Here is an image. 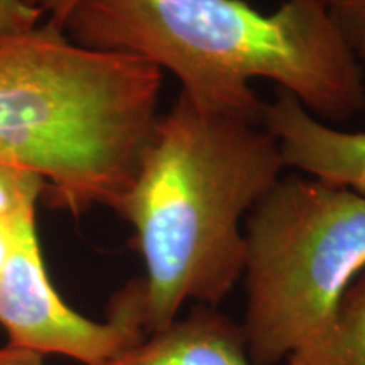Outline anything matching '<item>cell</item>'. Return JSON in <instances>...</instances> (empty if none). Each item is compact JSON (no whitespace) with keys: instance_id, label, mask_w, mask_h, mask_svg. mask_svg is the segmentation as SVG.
Masks as SVG:
<instances>
[{"instance_id":"obj_1","label":"cell","mask_w":365,"mask_h":365,"mask_svg":"<svg viewBox=\"0 0 365 365\" xmlns=\"http://www.w3.org/2000/svg\"><path fill=\"white\" fill-rule=\"evenodd\" d=\"M63 31L83 48L170 71L207 113L262 124L254 80L276 83L325 124L365 108L364 68L325 0H284L271 14L245 0H80Z\"/></svg>"},{"instance_id":"obj_2","label":"cell","mask_w":365,"mask_h":365,"mask_svg":"<svg viewBox=\"0 0 365 365\" xmlns=\"http://www.w3.org/2000/svg\"><path fill=\"white\" fill-rule=\"evenodd\" d=\"M279 144L247 118L198 110L182 95L159 115L135 176L112 210L143 257L145 331L186 301L217 307L244 271L242 218L281 180Z\"/></svg>"},{"instance_id":"obj_3","label":"cell","mask_w":365,"mask_h":365,"mask_svg":"<svg viewBox=\"0 0 365 365\" xmlns=\"http://www.w3.org/2000/svg\"><path fill=\"white\" fill-rule=\"evenodd\" d=\"M163 71L73 43L48 22L0 41V163L34 171L51 207H113L158 122Z\"/></svg>"},{"instance_id":"obj_4","label":"cell","mask_w":365,"mask_h":365,"mask_svg":"<svg viewBox=\"0 0 365 365\" xmlns=\"http://www.w3.org/2000/svg\"><path fill=\"white\" fill-rule=\"evenodd\" d=\"M245 318L250 359L272 365L335 317L365 267V195L281 176L245 218Z\"/></svg>"},{"instance_id":"obj_5","label":"cell","mask_w":365,"mask_h":365,"mask_svg":"<svg viewBox=\"0 0 365 365\" xmlns=\"http://www.w3.org/2000/svg\"><path fill=\"white\" fill-rule=\"evenodd\" d=\"M0 325L7 344L43 355L102 365L148 335L143 281L113 296L107 322H93L63 301L49 281L36 232V215L22 220L16 249L0 277Z\"/></svg>"},{"instance_id":"obj_6","label":"cell","mask_w":365,"mask_h":365,"mask_svg":"<svg viewBox=\"0 0 365 365\" xmlns=\"http://www.w3.org/2000/svg\"><path fill=\"white\" fill-rule=\"evenodd\" d=\"M261 122L279 144L286 168L365 195V132L339 130L318 120L282 90L264 103Z\"/></svg>"},{"instance_id":"obj_7","label":"cell","mask_w":365,"mask_h":365,"mask_svg":"<svg viewBox=\"0 0 365 365\" xmlns=\"http://www.w3.org/2000/svg\"><path fill=\"white\" fill-rule=\"evenodd\" d=\"M102 365H257L242 325L200 304L186 318L145 335Z\"/></svg>"},{"instance_id":"obj_8","label":"cell","mask_w":365,"mask_h":365,"mask_svg":"<svg viewBox=\"0 0 365 365\" xmlns=\"http://www.w3.org/2000/svg\"><path fill=\"white\" fill-rule=\"evenodd\" d=\"M287 365H365V267L325 330L291 354Z\"/></svg>"},{"instance_id":"obj_9","label":"cell","mask_w":365,"mask_h":365,"mask_svg":"<svg viewBox=\"0 0 365 365\" xmlns=\"http://www.w3.org/2000/svg\"><path fill=\"white\" fill-rule=\"evenodd\" d=\"M46 182L34 171L0 163V218H19L36 212Z\"/></svg>"},{"instance_id":"obj_10","label":"cell","mask_w":365,"mask_h":365,"mask_svg":"<svg viewBox=\"0 0 365 365\" xmlns=\"http://www.w3.org/2000/svg\"><path fill=\"white\" fill-rule=\"evenodd\" d=\"M333 22L365 70V0H325Z\"/></svg>"},{"instance_id":"obj_11","label":"cell","mask_w":365,"mask_h":365,"mask_svg":"<svg viewBox=\"0 0 365 365\" xmlns=\"http://www.w3.org/2000/svg\"><path fill=\"white\" fill-rule=\"evenodd\" d=\"M39 12L22 4V0H0V41L26 34L39 26Z\"/></svg>"},{"instance_id":"obj_12","label":"cell","mask_w":365,"mask_h":365,"mask_svg":"<svg viewBox=\"0 0 365 365\" xmlns=\"http://www.w3.org/2000/svg\"><path fill=\"white\" fill-rule=\"evenodd\" d=\"M22 4L46 17L49 26L63 31L68 16L78 6L80 0H22Z\"/></svg>"},{"instance_id":"obj_13","label":"cell","mask_w":365,"mask_h":365,"mask_svg":"<svg viewBox=\"0 0 365 365\" xmlns=\"http://www.w3.org/2000/svg\"><path fill=\"white\" fill-rule=\"evenodd\" d=\"M36 215V212L26 213L19 218H0V277L6 271L11 255L16 249L17 237H19V228L24 218Z\"/></svg>"},{"instance_id":"obj_14","label":"cell","mask_w":365,"mask_h":365,"mask_svg":"<svg viewBox=\"0 0 365 365\" xmlns=\"http://www.w3.org/2000/svg\"><path fill=\"white\" fill-rule=\"evenodd\" d=\"M0 365H44L43 355L7 344L0 346Z\"/></svg>"}]
</instances>
